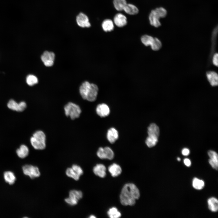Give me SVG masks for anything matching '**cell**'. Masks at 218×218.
Wrapping results in <instances>:
<instances>
[{"mask_svg": "<svg viewBox=\"0 0 218 218\" xmlns=\"http://www.w3.org/2000/svg\"><path fill=\"white\" fill-rule=\"evenodd\" d=\"M98 91L96 85L87 81L84 82L79 88L80 93L82 97L90 102L94 101L96 100Z\"/></svg>", "mask_w": 218, "mask_h": 218, "instance_id": "2", "label": "cell"}, {"mask_svg": "<svg viewBox=\"0 0 218 218\" xmlns=\"http://www.w3.org/2000/svg\"><path fill=\"white\" fill-rule=\"evenodd\" d=\"M114 25L112 20L109 19H107L103 21L101 24V27L104 31L109 32L114 30Z\"/></svg>", "mask_w": 218, "mask_h": 218, "instance_id": "19", "label": "cell"}, {"mask_svg": "<svg viewBox=\"0 0 218 218\" xmlns=\"http://www.w3.org/2000/svg\"><path fill=\"white\" fill-rule=\"evenodd\" d=\"M212 62L213 64L216 66L218 65V54L217 53H215L212 56Z\"/></svg>", "mask_w": 218, "mask_h": 218, "instance_id": "35", "label": "cell"}, {"mask_svg": "<svg viewBox=\"0 0 218 218\" xmlns=\"http://www.w3.org/2000/svg\"><path fill=\"white\" fill-rule=\"evenodd\" d=\"M106 168L104 165L102 164H98L93 168L94 174L101 178L104 177L106 175Z\"/></svg>", "mask_w": 218, "mask_h": 218, "instance_id": "17", "label": "cell"}, {"mask_svg": "<svg viewBox=\"0 0 218 218\" xmlns=\"http://www.w3.org/2000/svg\"><path fill=\"white\" fill-rule=\"evenodd\" d=\"M150 24L152 26L157 28L161 25L160 19V17L154 9L151 11L148 17Z\"/></svg>", "mask_w": 218, "mask_h": 218, "instance_id": "12", "label": "cell"}, {"mask_svg": "<svg viewBox=\"0 0 218 218\" xmlns=\"http://www.w3.org/2000/svg\"><path fill=\"white\" fill-rule=\"evenodd\" d=\"M64 110L66 116L70 117L72 120L78 118L81 112L79 106L71 102H68L65 105Z\"/></svg>", "mask_w": 218, "mask_h": 218, "instance_id": "4", "label": "cell"}, {"mask_svg": "<svg viewBox=\"0 0 218 218\" xmlns=\"http://www.w3.org/2000/svg\"><path fill=\"white\" fill-rule=\"evenodd\" d=\"M71 168L80 176L83 174V170L79 166L76 164H73Z\"/></svg>", "mask_w": 218, "mask_h": 218, "instance_id": "33", "label": "cell"}, {"mask_svg": "<svg viewBox=\"0 0 218 218\" xmlns=\"http://www.w3.org/2000/svg\"><path fill=\"white\" fill-rule=\"evenodd\" d=\"M76 21L78 25L82 28H88L91 26L88 18L83 13H80L77 15Z\"/></svg>", "mask_w": 218, "mask_h": 218, "instance_id": "10", "label": "cell"}, {"mask_svg": "<svg viewBox=\"0 0 218 218\" xmlns=\"http://www.w3.org/2000/svg\"><path fill=\"white\" fill-rule=\"evenodd\" d=\"M123 11L127 14L130 15H136L139 12V9L136 6L133 4L127 3Z\"/></svg>", "mask_w": 218, "mask_h": 218, "instance_id": "21", "label": "cell"}, {"mask_svg": "<svg viewBox=\"0 0 218 218\" xmlns=\"http://www.w3.org/2000/svg\"><path fill=\"white\" fill-rule=\"evenodd\" d=\"M154 10L159 15L160 18H165L167 15V11L163 7H158L155 9Z\"/></svg>", "mask_w": 218, "mask_h": 218, "instance_id": "32", "label": "cell"}, {"mask_svg": "<svg viewBox=\"0 0 218 218\" xmlns=\"http://www.w3.org/2000/svg\"><path fill=\"white\" fill-rule=\"evenodd\" d=\"M29 150L28 147L25 145H21L19 148L16 150V153L19 157L23 158L26 157L28 154Z\"/></svg>", "mask_w": 218, "mask_h": 218, "instance_id": "23", "label": "cell"}, {"mask_svg": "<svg viewBox=\"0 0 218 218\" xmlns=\"http://www.w3.org/2000/svg\"><path fill=\"white\" fill-rule=\"evenodd\" d=\"M208 208L213 212H216L218 210V201L217 199L214 197L209 198L207 201Z\"/></svg>", "mask_w": 218, "mask_h": 218, "instance_id": "22", "label": "cell"}, {"mask_svg": "<svg viewBox=\"0 0 218 218\" xmlns=\"http://www.w3.org/2000/svg\"><path fill=\"white\" fill-rule=\"evenodd\" d=\"M141 40L145 45H150L152 49L154 51L159 50L162 46V43L159 39L148 35H143L141 37Z\"/></svg>", "mask_w": 218, "mask_h": 218, "instance_id": "5", "label": "cell"}, {"mask_svg": "<svg viewBox=\"0 0 218 218\" xmlns=\"http://www.w3.org/2000/svg\"><path fill=\"white\" fill-rule=\"evenodd\" d=\"M7 106L12 110L18 112H22L25 110L27 105L24 101H21L19 103H17L14 100L11 99L8 103Z\"/></svg>", "mask_w": 218, "mask_h": 218, "instance_id": "9", "label": "cell"}, {"mask_svg": "<svg viewBox=\"0 0 218 218\" xmlns=\"http://www.w3.org/2000/svg\"><path fill=\"white\" fill-rule=\"evenodd\" d=\"M26 83L27 84L30 86H32L37 84L38 82V79L35 76L30 74L26 77Z\"/></svg>", "mask_w": 218, "mask_h": 218, "instance_id": "31", "label": "cell"}, {"mask_svg": "<svg viewBox=\"0 0 218 218\" xmlns=\"http://www.w3.org/2000/svg\"><path fill=\"white\" fill-rule=\"evenodd\" d=\"M206 76L210 84L212 86H216L218 84V75L215 71H209L206 72Z\"/></svg>", "mask_w": 218, "mask_h": 218, "instance_id": "15", "label": "cell"}, {"mask_svg": "<svg viewBox=\"0 0 218 218\" xmlns=\"http://www.w3.org/2000/svg\"><path fill=\"white\" fill-rule=\"evenodd\" d=\"M109 217L111 218H118L121 216V213L115 207L110 208L107 212Z\"/></svg>", "mask_w": 218, "mask_h": 218, "instance_id": "28", "label": "cell"}, {"mask_svg": "<svg viewBox=\"0 0 218 218\" xmlns=\"http://www.w3.org/2000/svg\"><path fill=\"white\" fill-rule=\"evenodd\" d=\"M113 4L115 9L118 11H121L127 4L126 0H113Z\"/></svg>", "mask_w": 218, "mask_h": 218, "instance_id": "24", "label": "cell"}, {"mask_svg": "<svg viewBox=\"0 0 218 218\" xmlns=\"http://www.w3.org/2000/svg\"><path fill=\"white\" fill-rule=\"evenodd\" d=\"M96 111L97 115L101 117L108 116L110 112L108 106L104 103L98 105L96 107Z\"/></svg>", "mask_w": 218, "mask_h": 218, "instance_id": "13", "label": "cell"}, {"mask_svg": "<svg viewBox=\"0 0 218 218\" xmlns=\"http://www.w3.org/2000/svg\"><path fill=\"white\" fill-rule=\"evenodd\" d=\"M97 154L98 157L102 159L111 160L113 159L114 156L113 151L111 148L108 147L104 148L99 147L97 151Z\"/></svg>", "mask_w": 218, "mask_h": 218, "instance_id": "7", "label": "cell"}, {"mask_svg": "<svg viewBox=\"0 0 218 218\" xmlns=\"http://www.w3.org/2000/svg\"><path fill=\"white\" fill-rule=\"evenodd\" d=\"M108 170L113 177H116L119 176L121 173L122 169L118 164L114 163L110 165L108 167Z\"/></svg>", "mask_w": 218, "mask_h": 218, "instance_id": "18", "label": "cell"}, {"mask_svg": "<svg viewBox=\"0 0 218 218\" xmlns=\"http://www.w3.org/2000/svg\"><path fill=\"white\" fill-rule=\"evenodd\" d=\"M55 57L53 52L45 51L41 55V59L45 66L50 67L54 64Z\"/></svg>", "mask_w": 218, "mask_h": 218, "instance_id": "8", "label": "cell"}, {"mask_svg": "<svg viewBox=\"0 0 218 218\" xmlns=\"http://www.w3.org/2000/svg\"><path fill=\"white\" fill-rule=\"evenodd\" d=\"M113 21L116 26L118 27H122L127 23V19L123 14L119 13L116 14L113 18Z\"/></svg>", "mask_w": 218, "mask_h": 218, "instance_id": "11", "label": "cell"}, {"mask_svg": "<svg viewBox=\"0 0 218 218\" xmlns=\"http://www.w3.org/2000/svg\"><path fill=\"white\" fill-rule=\"evenodd\" d=\"M208 154L210 157L209 162L210 164L214 169L217 170L218 168V156L215 151L210 150L208 152Z\"/></svg>", "mask_w": 218, "mask_h": 218, "instance_id": "14", "label": "cell"}, {"mask_svg": "<svg viewBox=\"0 0 218 218\" xmlns=\"http://www.w3.org/2000/svg\"><path fill=\"white\" fill-rule=\"evenodd\" d=\"M4 177L5 181L10 184H13L16 180L14 173L10 171L5 172L4 174Z\"/></svg>", "mask_w": 218, "mask_h": 218, "instance_id": "25", "label": "cell"}, {"mask_svg": "<svg viewBox=\"0 0 218 218\" xmlns=\"http://www.w3.org/2000/svg\"><path fill=\"white\" fill-rule=\"evenodd\" d=\"M158 137H155L148 135L146 140L145 143L148 147H152L156 144L158 141Z\"/></svg>", "mask_w": 218, "mask_h": 218, "instance_id": "27", "label": "cell"}, {"mask_svg": "<svg viewBox=\"0 0 218 218\" xmlns=\"http://www.w3.org/2000/svg\"><path fill=\"white\" fill-rule=\"evenodd\" d=\"M190 150L187 148H184L182 151V154L184 155L187 156L190 154Z\"/></svg>", "mask_w": 218, "mask_h": 218, "instance_id": "36", "label": "cell"}, {"mask_svg": "<svg viewBox=\"0 0 218 218\" xmlns=\"http://www.w3.org/2000/svg\"><path fill=\"white\" fill-rule=\"evenodd\" d=\"M118 132L114 128L111 127L107 131V137L108 140L111 144L114 143L118 139Z\"/></svg>", "mask_w": 218, "mask_h": 218, "instance_id": "16", "label": "cell"}, {"mask_svg": "<svg viewBox=\"0 0 218 218\" xmlns=\"http://www.w3.org/2000/svg\"><path fill=\"white\" fill-rule=\"evenodd\" d=\"M69 197L78 201L83 197V193L80 190H72L69 192Z\"/></svg>", "mask_w": 218, "mask_h": 218, "instance_id": "26", "label": "cell"}, {"mask_svg": "<svg viewBox=\"0 0 218 218\" xmlns=\"http://www.w3.org/2000/svg\"><path fill=\"white\" fill-rule=\"evenodd\" d=\"M66 174L68 177L71 178L75 180H79L80 176L76 173L72 168H68L66 170Z\"/></svg>", "mask_w": 218, "mask_h": 218, "instance_id": "30", "label": "cell"}, {"mask_svg": "<svg viewBox=\"0 0 218 218\" xmlns=\"http://www.w3.org/2000/svg\"><path fill=\"white\" fill-rule=\"evenodd\" d=\"M22 170L24 174L28 176L31 179L38 177L40 175L39 168L36 166L26 165L23 167Z\"/></svg>", "mask_w": 218, "mask_h": 218, "instance_id": "6", "label": "cell"}, {"mask_svg": "<svg viewBox=\"0 0 218 218\" xmlns=\"http://www.w3.org/2000/svg\"><path fill=\"white\" fill-rule=\"evenodd\" d=\"M177 160L178 161H180V159L179 157H178L177 158Z\"/></svg>", "mask_w": 218, "mask_h": 218, "instance_id": "39", "label": "cell"}, {"mask_svg": "<svg viewBox=\"0 0 218 218\" xmlns=\"http://www.w3.org/2000/svg\"><path fill=\"white\" fill-rule=\"evenodd\" d=\"M89 217L92 218H96V217L94 215H91L90 216H89Z\"/></svg>", "mask_w": 218, "mask_h": 218, "instance_id": "38", "label": "cell"}, {"mask_svg": "<svg viewBox=\"0 0 218 218\" xmlns=\"http://www.w3.org/2000/svg\"><path fill=\"white\" fill-rule=\"evenodd\" d=\"M148 135L158 137L160 130L158 127L155 123L151 124L148 127Z\"/></svg>", "mask_w": 218, "mask_h": 218, "instance_id": "20", "label": "cell"}, {"mask_svg": "<svg viewBox=\"0 0 218 218\" xmlns=\"http://www.w3.org/2000/svg\"><path fill=\"white\" fill-rule=\"evenodd\" d=\"M64 200L66 203L68 205L72 206H75L77 204L78 201L69 197L66 198Z\"/></svg>", "mask_w": 218, "mask_h": 218, "instance_id": "34", "label": "cell"}, {"mask_svg": "<svg viewBox=\"0 0 218 218\" xmlns=\"http://www.w3.org/2000/svg\"><path fill=\"white\" fill-rule=\"evenodd\" d=\"M31 144L33 147L36 150L44 149L46 146V135L41 130L36 131L30 139Z\"/></svg>", "mask_w": 218, "mask_h": 218, "instance_id": "3", "label": "cell"}, {"mask_svg": "<svg viewBox=\"0 0 218 218\" xmlns=\"http://www.w3.org/2000/svg\"><path fill=\"white\" fill-rule=\"evenodd\" d=\"M192 185L194 188L199 190L202 189L204 187V183L203 180L195 178L193 180Z\"/></svg>", "mask_w": 218, "mask_h": 218, "instance_id": "29", "label": "cell"}, {"mask_svg": "<svg viewBox=\"0 0 218 218\" xmlns=\"http://www.w3.org/2000/svg\"><path fill=\"white\" fill-rule=\"evenodd\" d=\"M184 163L187 167H189L191 165V162L190 160L188 158H185L184 160Z\"/></svg>", "mask_w": 218, "mask_h": 218, "instance_id": "37", "label": "cell"}, {"mask_svg": "<svg viewBox=\"0 0 218 218\" xmlns=\"http://www.w3.org/2000/svg\"><path fill=\"white\" fill-rule=\"evenodd\" d=\"M140 197L139 190L132 183H128L123 187L120 196V201L124 206H133Z\"/></svg>", "mask_w": 218, "mask_h": 218, "instance_id": "1", "label": "cell"}]
</instances>
